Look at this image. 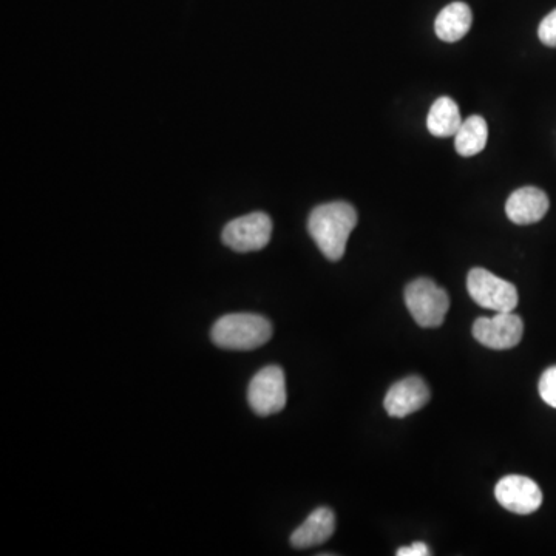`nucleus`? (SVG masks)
Wrapping results in <instances>:
<instances>
[{
    "label": "nucleus",
    "instance_id": "nucleus-6",
    "mask_svg": "<svg viewBox=\"0 0 556 556\" xmlns=\"http://www.w3.org/2000/svg\"><path fill=\"white\" fill-rule=\"evenodd\" d=\"M272 234V221L263 212L245 215V217L235 218L231 223L226 224L223 229L224 245L232 251L246 252L262 251L268 246Z\"/></svg>",
    "mask_w": 556,
    "mask_h": 556
},
{
    "label": "nucleus",
    "instance_id": "nucleus-1",
    "mask_svg": "<svg viewBox=\"0 0 556 556\" xmlns=\"http://www.w3.org/2000/svg\"><path fill=\"white\" fill-rule=\"evenodd\" d=\"M356 224V209L345 201H334L317 206L311 212L308 231L322 254L331 262H339Z\"/></svg>",
    "mask_w": 556,
    "mask_h": 556
},
{
    "label": "nucleus",
    "instance_id": "nucleus-14",
    "mask_svg": "<svg viewBox=\"0 0 556 556\" xmlns=\"http://www.w3.org/2000/svg\"><path fill=\"white\" fill-rule=\"evenodd\" d=\"M489 139V127L479 115L470 116L462 121L455 135L456 152L461 156H475L484 150Z\"/></svg>",
    "mask_w": 556,
    "mask_h": 556
},
{
    "label": "nucleus",
    "instance_id": "nucleus-3",
    "mask_svg": "<svg viewBox=\"0 0 556 556\" xmlns=\"http://www.w3.org/2000/svg\"><path fill=\"white\" fill-rule=\"evenodd\" d=\"M405 303L417 325L438 328L444 323L450 308V297L445 289L430 278H416L405 288Z\"/></svg>",
    "mask_w": 556,
    "mask_h": 556
},
{
    "label": "nucleus",
    "instance_id": "nucleus-13",
    "mask_svg": "<svg viewBox=\"0 0 556 556\" xmlns=\"http://www.w3.org/2000/svg\"><path fill=\"white\" fill-rule=\"evenodd\" d=\"M462 118L458 104L448 96L436 99L427 116V127L431 135L438 138L455 136L461 127Z\"/></svg>",
    "mask_w": 556,
    "mask_h": 556
},
{
    "label": "nucleus",
    "instance_id": "nucleus-4",
    "mask_svg": "<svg viewBox=\"0 0 556 556\" xmlns=\"http://www.w3.org/2000/svg\"><path fill=\"white\" fill-rule=\"evenodd\" d=\"M468 294L485 309L495 312H512L518 306V291L515 285L504 278L496 277L487 269L475 268L468 272Z\"/></svg>",
    "mask_w": 556,
    "mask_h": 556
},
{
    "label": "nucleus",
    "instance_id": "nucleus-5",
    "mask_svg": "<svg viewBox=\"0 0 556 556\" xmlns=\"http://www.w3.org/2000/svg\"><path fill=\"white\" fill-rule=\"evenodd\" d=\"M248 401L258 416L280 413L288 401L285 373L282 368L269 365L258 371L249 384Z\"/></svg>",
    "mask_w": 556,
    "mask_h": 556
},
{
    "label": "nucleus",
    "instance_id": "nucleus-11",
    "mask_svg": "<svg viewBox=\"0 0 556 556\" xmlns=\"http://www.w3.org/2000/svg\"><path fill=\"white\" fill-rule=\"evenodd\" d=\"M336 530V516L328 507L314 510L305 523L291 535V546L295 549H309L320 546L333 536Z\"/></svg>",
    "mask_w": 556,
    "mask_h": 556
},
{
    "label": "nucleus",
    "instance_id": "nucleus-17",
    "mask_svg": "<svg viewBox=\"0 0 556 556\" xmlns=\"http://www.w3.org/2000/svg\"><path fill=\"white\" fill-rule=\"evenodd\" d=\"M397 556H430V547L424 543H413L411 546L397 550Z\"/></svg>",
    "mask_w": 556,
    "mask_h": 556
},
{
    "label": "nucleus",
    "instance_id": "nucleus-10",
    "mask_svg": "<svg viewBox=\"0 0 556 556\" xmlns=\"http://www.w3.org/2000/svg\"><path fill=\"white\" fill-rule=\"evenodd\" d=\"M550 201L544 190L538 187H521L510 195L506 203V214L512 223L519 226L538 223L546 217Z\"/></svg>",
    "mask_w": 556,
    "mask_h": 556
},
{
    "label": "nucleus",
    "instance_id": "nucleus-12",
    "mask_svg": "<svg viewBox=\"0 0 556 556\" xmlns=\"http://www.w3.org/2000/svg\"><path fill=\"white\" fill-rule=\"evenodd\" d=\"M473 14L464 2H453L447 5L436 17L434 31L444 42H458L464 38L472 27Z\"/></svg>",
    "mask_w": 556,
    "mask_h": 556
},
{
    "label": "nucleus",
    "instance_id": "nucleus-9",
    "mask_svg": "<svg viewBox=\"0 0 556 556\" xmlns=\"http://www.w3.org/2000/svg\"><path fill=\"white\" fill-rule=\"evenodd\" d=\"M428 399H430V390L424 379L419 376H410L407 379L399 380L388 390L384 405L390 416L405 417L425 407Z\"/></svg>",
    "mask_w": 556,
    "mask_h": 556
},
{
    "label": "nucleus",
    "instance_id": "nucleus-7",
    "mask_svg": "<svg viewBox=\"0 0 556 556\" xmlns=\"http://www.w3.org/2000/svg\"><path fill=\"white\" fill-rule=\"evenodd\" d=\"M524 322L515 312H496L493 317H481L473 325V336L490 350H512L521 342Z\"/></svg>",
    "mask_w": 556,
    "mask_h": 556
},
{
    "label": "nucleus",
    "instance_id": "nucleus-16",
    "mask_svg": "<svg viewBox=\"0 0 556 556\" xmlns=\"http://www.w3.org/2000/svg\"><path fill=\"white\" fill-rule=\"evenodd\" d=\"M538 36L544 45L556 48V10L544 17L538 28Z\"/></svg>",
    "mask_w": 556,
    "mask_h": 556
},
{
    "label": "nucleus",
    "instance_id": "nucleus-8",
    "mask_svg": "<svg viewBox=\"0 0 556 556\" xmlns=\"http://www.w3.org/2000/svg\"><path fill=\"white\" fill-rule=\"evenodd\" d=\"M495 496L504 509L516 515H530L543 504L540 485L527 476L510 475L496 484Z\"/></svg>",
    "mask_w": 556,
    "mask_h": 556
},
{
    "label": "nucleus",
    "instance_id": "nucleus-2",
    "mask_svg": "<svg viewBox=\"0 0 556 556\" xmlns=\"http://www.w3.org/2000/svg\"><path fill=\"white\" fill-rule=\"evenodd\" d=\"M272 325L258 314H228L212 326L211 339L214 345L229 351H252L269 342Z\"/></svg>",
    "mask_w": 556,
    "mask_h": 556
},
{
    "label": "nucleus",
    "instance_id": "nucleus-15",
    "mask_svg": "<svg viewBox=\"0 0 556 556\" xmlns=\"http://www.w3.org/2000/svg\"><path fill=\"white\" fill-rule=\"evenodd\" d=\"M538 390H540L541 399L550 407L556 408V365L544 371Z\"/></svg>",
    "mask_w": 556,
    "mask_h": 556
}]
</instances>
